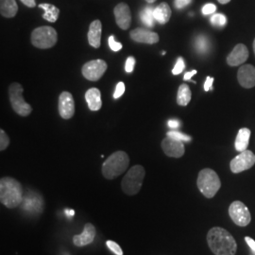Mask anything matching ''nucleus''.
<instances>
[{"label": "nucleus", "instance_id": "nucleus-1", "mask_svg": "<svg viewBox=\"0 0 255 255\" xmlns=\"http://www.w3.org/2000/svg\"><path fill=\"white\" fill-rule=\"evenodd\" d=\"M207 243L215 255H236L237 244L236 239L227 230L214 227L207 234Z\"/></svg>", "mask_w": 255, "mask_h": 255}, {"label": "nucleus", "instance_id": "nucleus-2", "mask_svg": "<svg viewBox=\"0 0 255 255\" xmlns=\"http://www.w3.org/2000/svg\"><path fill=\"white\" fill-rule=\"evenodd\" d=\"M23 188L21 183L13 178L4 177L0 180V201L9 209H14L23 201Z\"/></svg>", "mask_w": 255, "mask_h": 255}, {"label": "nucleus", "instance_id": "nucleus-3", "mask_svg": "<svg viewBox=\"0 0 255 255\" xmlns=\"http://www.w3.org/2000/svg\"><path fill=\"white\" fill-rule=\"evenodd\" d=\"M129 158L124 151H116L102 164V175L107 180H113L127 170Z\"/></svg>", "mask_w": 255, "mask_h": 255}, {"label": "nucleus", "instance_id": "nucleus-4", "mask_svg": "<svg viewBox=\"0 0 255 255\" xmlns=\"http://www.w3.org/2000/svg\"><path fill=\"white\" fill-rule=\"evenodd\" d=\"M197 184L201 194L207 199L214 198L221 187L219 175L210 168H204L199 173Z\"/></svg>", "mask_w": 255, "mask_h": 255}, {"label": "nucleus", "instance_id": "nucleus-5", "mask_svg": "<svg viewBox=\"0 0 255 255\" xmlns=\"http://www.w3.org/2000/svg\"><path fill=\"white\" fill-rule=\"evenodd\" d=\"M146 171L142 165L137 164L132 166L122 180V191L128 196L136 195L142 187Z\"/></svg>", "mask_w": 255, "mask_h": 255}, {"label": "nucleus", "instance_id": "nucleus-6", "mask_svg": "<svg viewBox=\"0 0 255 255\" xmlns=\"http://www.w3.org/2000/svg\"><path fill=\"white\" fill-rule=\"evenodd\" d=\"M57 40V31L52 27H37L31 33V44L37 48H50L56 45Z\"/></svg>", "mask_w": 255, "mask_h": 255}, {"label": "nucleus", "instance_id": "nucleus-7", "mask_svg": "<svg viewBox=\"0 0 255 255\" xmlns=\"http://www.w3.org/2000/svg\"><path fill=\"white\" fill-rule=\"evenodd\" d=\"M9 97L12 109L21 117L28 116L32 108L23 99V87L20 83H11L9 87Z\"/></svg>", "mask_w": 255, "mask_h": 255}, {"label": "nucleus", "instance_id": "nucleus-8", "mask_svg": "<svg viewBox=\"0 0 255 255\" xmlns=\"http://www.w3.org/2000/svg\"><path fill=\"white\" fill-rule=\"evenodd\" d=\"M229 215L232 220L240 227H245L249 225L252 220L251 213L242 201H234L230 205Z\"/></svg>", "mask_w": 255, "mask_h": 255}, {"label": "nucleus", "instance_id": "nucleus-9", "mask_svg": "<svg viewBox=\"0 0 255 255\" xmlns=\"http://www.w3.org/2000/svg\"><path fill=\"white\" fill-rule=\"evenodd\" d=\"M107 70V64L103 60H94L82 66L83 77L91 82L99 81Z\"/></svg>", "mask_w": 255, "mask_h": 255}, {"label": "nucleus", "instance_id": "nucleus-10", "mask_svg": "<svg viewBox=\"0 0 255 255\" xmlns=\"http://www.w3.org/2000/svg\"><path fill=\"white\" fill-rule=\"evenodd\" d=\"M255 164V155L251 150H245L240 152L236 158L231 161L230 167L232 172L240 173L252 168Z\"/></svg>", "mask_w": 255, "mask_h": 255}, {"label": "nucleus", "instance_id": "nucleus-11", "mask_svg": "<svg viewBox=\"0 0 255 255\" xmlns=\"http://www.w3.org/2000/svg\"><path fill=\"white\" fill-rule=\"evenodd\" d=\"M22 210L29 215H38L43 212V199L34 192H27L21 203Z\"/></svg>", "mask_w": 255, "mask_h": 255}, {"label": "nucleus", "instance_id": "nucleus-12", "mask_svg": "<svg viewBox=\"0 0 255 255\" xmlns=\"http://www.w3.org/2000/svg\"><path fill=\"white\" fill-rule=\"evenodd\" d=\"M59 114L64 119H70L75 114L73 96L69 92H63L59 97Z\"/></svg>", "mask_w": 255, "mask_h": 255}, {"label": "nucleus", "instance_id": "nucleus-13", "mask_svg": "<svg viewBox=\"0 0 255 255\" xmlns=\"http://www.w3.org/2000/svg\"><path fill=\"white\" fill-rule=\"evenodd\" d=\"M162 148L165 155L173 158H181L184 154V145L182 141L166 136L162 142Z\"/></svg>", "mask_w": 255, "mask_h": 255}, {"label": "nucleus", "instance_id": "nucleus-14", "mask_svg": "<svg viewBox=\"0 0 255 255\" xmlns=\"http://www.w3.org/2000/svg\"><path fill=\"white\" fill-rule=\"evenodd\" d=\"M116 22L121 29H128L131 23V13L127 4L119 3L114 9Z\"/></svg>", "mask_w": 255, "mask_h": 255}, {"label": "nucleus", "instance_id": "nucleus-15", "mask_svg": "<svg viewBox=\"0 0 255 255\" xmlns=\"http://www.w3.org/2000/svg\"><path fill=\"white\" fill-rule=\"evenodd\" d=\"M239 84L244 88H253L255 86V67L252 64L242 65L237 73Z\"/></svg>", "mask_w": 255, "mask_h": 255}, {"label": "nucleus", "instance_id": "nucleus-16", "mask_svg": "<svg viewBox=\"0 0 255 255\" xmlns=\"http://www.w3.org/2000/svg\"><path fill=\"white\" fill-rule=\"evenodd\" d=\"M130 38L137 43H143L148 45H153L159 42V35L156 32L142 27L133 29L130 32Z\"/></svg>", "mask_w": 255, "mask_h": 255}, {"label": "nucleus", "instance_id": "nucleus-17", "mask_svg": "<svg viewBox=\"0 0 255 255\" xmlns=\"http://www.w3.org/2000/svg\"><path fill=\"white\" fill-rule=\"evenodd\" d=\"M249 58V50L243 44H238L235 46L233 51L227 57V64L230 66H238L239 64L246 63Z\"/></svg>", "mask_w": 255, "mask_h": 255}, {"label": "nucleus", "instance_id": "nucleus-18", "mask_svg": "<svg viewBox=\"0 0 255 255\" xmlns=\"http://www.w3.org/2000/svg\"><path fill=\"white\" fill-rule=\"evenodd\" d=\"M96 237V228L92 223H86L84 230L81 235L74 236L73 243L75 246L83 247L91 244Z\"/></svg>", "mask_w": 255, "mask_h": 255}, {"label": "nucleus", "instance_id": "nucleus-19", "mask_svg": "<svg viewBox=\"0 0 255 255\" xmlns=\"http://www.w3.org/2000/svg\"><path fill=\"white\" fill-rule=\"evenodd\" d=\"M101 33H102V24L100 20L93 21L88 30V42L89 45L99 48L101 46Z\"/></svg>", "mask_w": 255, "mask_h": 255}, {"label": "nucleus", "instance_id": "nucleus-20", "mask_svg": "<svg viewBox=\"0 0 255 255\" xmlns=\"http://www.w3.org/2000/svg\"><path fill=\"white\" fill-rule=\"evenodd\" d=\"M85 100L91 111H99L102 107L101 91L98 88H91L85 93Z\"/></svg>", "mask_w": 255, "mask_h": 255}, {"label": "nucleus", "instance_id": "nucleus-21", "mask_svg": "<svg viewBox=\"0 0 255 255\" xmlns=\"http://www.w3.org/2000/svg\"><path fill=\"white\" fill-rule=\"evenodd\" d=\"M154 17L159 24H166L171 17V9L169 5L165 2L159 4L154 9Z\"/></svg>", "mask_w": 255, "mask_h": 255}, {"label": "nucleus", "instance_id": "nucleus-22", "mask_svg": "<svg viewBox=\"0 0 255 255\" xmlns=\"http://www.w3.org/2000/svg\"><path fill=\"white\" fill-rule=\"evenodd\" d=\"M18 6L15 0H0V12L6 18L14 17L17 13Z\"/></svg>", "mask_w": 255, "mask_h": 255}, {"label": "nucleus", "instance_id": "nucleus-23", "mask_svg": "<svg viewBox=\"0 0 255 255\" xmlns=\"http://www.w3.org/2000/svg\"><path fill=\"white\" fill-rule=\"evenodd\" d=\"M250 137H251V130L249 128H243L239 129L237 139H236V143H235L237 151L242 152L247 150V147L249 146V142H250Z\"/></svg>", "mask_w": 255, "mask_h": 255}, {"label": "nucleus", "instance_id": "nucleus-24", "mask_svg": "<svg viewBox=\"0 0 255 255\" xmlns=\"http://www.w3.org/2000/svg\"><path fill=\"white\" fill-rule=\"evenodd\" d=\"M39 8L45 10V13L43 14V18L46 19V21L51 23H54L57 21L60 14V9L55 7L54 5L48 4V3H43L39 5Z\"/></svg>", "mask_w": 255, "mask_h": 255}, {"label": "nucleus", "instance_id": "nucleus-25", "mask_svg": "<svg viewBox=\"0 0 255 255\" xmlns=\"http://www.w3.org/2000/svg\"><path fill=\"white\" fill-rule=\"evenodd\" d=\"M192 93L190 88L186 84H182L179 87L177 95V102L180 106H187L191 101Z\"/></svg>", "mask_w": 255, "mask_h": 255}, {"label": "nucleus", "instance_id": "nucleus-26", "mask_svg": "<svg viewBox=\"0 0 255 255\" xmlns=\"http://www.w3.org/2000/svg\"><path fill=\"white\" fill-rule=\"evenodd\" d=\"M140 19L146 27H153L155 24L154 9L151 7H146L140 12Z\"/></svg>", "mask_w": 255, "mask_h": 255}, {"label": "nucleus", "instance_id": "nucleus-27", "mask_svg": "<svg viewBox=\"0 0 255 255\" xmlns=\"http://www.w3.org/2000/svg\"><path fill=\"white\" fill-rule=\"evenodd\" d=\"M195 47L201 54H205L210 50L209 39L205 35H200L195 40Z\"/></svg>", "mask_w": 255, "mask_h": 255}, {"label": "nucleus", "instance_id": "nucleus-28", "mask_svg": "<svg viewBox=\"0 0 255 255\" xmlns=\"http://www.w3.org/2000/svg\"><path fill=\"white\" fill-rule=\"evenodd\" d=\"M211 23L214 26H218V27H223L226 25L227 23V18L225 15L221 14V13H216L211 17Z\"/></svg>", "mask_w": 255, "mask_h": 255}, {"label": "nucleus", "instance_id": "nucleus-29", "mask_svg": "<svg viewBox=\"0 0 255 255\" xmlns=\"http://www.w3.org/2000/svg\"><path fill=\"white\" fill-rule=\"evenodd\" d=\"M167 136L171 137L175 140H178V141H182V142H190L192 140V138L182 132L180 131H176V130H172V131H168L166 133Z\"/></svg>", "mask_w": 255, "mask_h": 255}, {"label": "nucleus", "instance_id": "nucleus-30", "mask_svg": "<svg viewBox=\"0 0 255 255\" xmlns=\"http://www.w3.org/2000/svg\"><path fill=\"white\" fill-rule=\"evenodd\" d=\"M9 145V136L6 134V132H5L3 129H1V130H0V150H1V151L5 150Z\"/></svg>", "mask_w": 255, "mask_h": 255}, {"label": "nucleus", "instance_id": "nucleus-31", "mask_svg": "<svg viewBox=\"0 0 255 255\" xmlns=\"http://www.w3.org/2000/svg\"><path fill=\"white\" fill-rule=\"evenodd\" d=\"M185 68V63H184V60L182 59V57H179L176 64L174 66L173 70H172V74L173 75H179V74L182 73V71L184 70Z\"/></svg>", "mask_w": 255, "mask_h": 255}, {"label": "nucleus", "instance_id": "nucleus-32", "mask_svg": "<svg viewBox=\"0 0 255 255\" xmlns=\"http://www.w3.org/2000/svg\"><path fill=\"white\" fill-rule=\"evenodd\" d=\"M106 245L109 248L110 251H112L116 255H123V252L121 250V248L119 246L118 243L112 241V240H108L106 242Z\"/></svg>", "mask_w": 255, "mask_h": 255}, {"label": "nucleus", "instance_id": "nucleus-33", "mask_svg": "<svg viewBox=\"0 0 255 255\" xmlns=\"http://www.w3.org/2000/svg\"><path fill=\"white\" fill-rule=\"evenodd\" d=\"M108 41H109V46L113 51L118 52V51L122 49V44H120L119 42H117L115 40V36L114 35H111Z\"/></svg>", "mask_w": 255, "mask_h": 255}, {"label": "nucleus", "instance_id": "nucleus-34", "mask_svg": "<svg viewBox=\"0 0 255 255\" xmlns=\"http://www.w3.org/2000/svg\"><path fill=\"white\" fill-rule=\"evenodd\" d=\"M125 90H126V86H125L124 82H119L118 85H117L116 91L114 93V99H116V100L119 99V98L124 94Z\"/></svg>", "mask_w": 255, "mask_h": 255}, {"label": "nucleus", "instance_id": "nucleus-35", "mask_svg": "<svg viewBox=\"0 0 255 255\" xmlns=\"http://www.w3.org/2000/svg\"><path fill=\"white\" fill-rule=\"evenodd\" d=\"M217 10V6L215 4H212V3H208L206 5L203 6L202 8V13L204 15H209V14H213L215 13V11Z\"/></svg>", "mask_w": 255, "mask_h": 255}, {"label": "nucleus", "instance_id": "nucleus-36", "mask_svg": "<svg viewBox=\"0 0 255 255\" xmlns=\"http://www.w3.org/2000/svg\"><path fill=\"white\" fill-rule=\"evenodd\" d=\"M134 65H135V60L133 57H128L126 61V65H125V69L128 73H131L134 69Z\"/></svg>", "mask_w": 255, "mask_h": 255}, {"label": "nucleus", "instance_id": "nucleus-37", "mask_svg": "<svg viewBox=\"0 0 255 255\" xmlns=\"http://www.w3.org/2000/svg\"><path fill=\"white\" fill-rule=\"evenodd\" d=\"M191 2L192 0H174V5L176 9H182L188 6Z\"/></svg>", "mask_w": 255, "mask_h": 255}, {"label": "nucleus", "instance_id": "nucleus-38", "mask_svg": "<svg viewBox=\"0 0 255 255\" xmlns=\"http://www.w3.org/2000/svg\"><path fill=\"white\" fill-rule=\"evenodd\" d=\"M213 82H214V78L207 77L205 83H204V90L205 91L208 92L213 90Z\"/></svg>", "mask_w": 255, "mask_h": 255}, {"label": "nucleus", "instance_id": "nucleus-39", "mask_svg": "<svg viewBox=\"0 0 255 255\" xmlns=\"http://www.w3.org/2000/svg\"><path fill=\"white\" fill-rule=\"evenodd\" d=\"M245 240H246L247 244L249 245V247L251 248V250L255 253V241L253 239V238H251V237H245Z\"/></svg>", "mask_w": 255, "mask_h": 255}, {"label": "nucleus", "instance_id": "nucleus-40", "mask_svg": "<svg viewBox=\"0 0 255 255\" xmlns=\"http://www.w3.org/2000/svg\"><path fill=\"white\" fill-rule=\"evenodd\" d=\"M167 125L171 128H177L180 127V121L176 120V119H171L167 122Z\"/></svg>", "mask_w": 255, "mask_h": 255}, {"label": "nucleus", "instance_id": "nucleus-41", "mask_svg": "<svg viewBox=\"0 0 255 255\" xmlns=\"http://www.w3.org/2000/svg\"><path fill=\"white\" fill-rule=\"evenodd\" d=\"M24 5H26L28 8H34L36 5L35 0H20Z\"/></svg>", "mask_w": 255, "mask_h": 255}, {"label": "nucleus", "instance_id": "nucleus-42", "mask_svg": "<svg viewBox=\"0 0 255 255\" xmlns=\"http://www.w3.org/2000/svg\"><path fill=\"white\" fill-rule=\"evenodd\" d=\"M197 74V70H192L190 72H186L184 74V81H191V78L193 76H195Z\"/></svg>", "mask_w": 255, "mask_h": 255}, {"label": "nucleus", "instance_id": "nucleus-43", "mask_svg": "<svg viewBox=\"0 0 255 255\" xmlns=\"http://www.w3.org/2000/svg\"><path fill=\"white\" fill-rule=\"evenodd\" d=\"M64 213L67 216V218H73L74 215H75V211L71 209H65Z\"/></svg>", "mask_w": 255, "mask_h": 255}, {"label": "nucleus", "instance_id": "nucleus-44", "mask_svg": "<svg viewBox=\"0 0 255 255\" xmlns=\"http://www.w3.org/2000/svg\"><path fill=\"white\" fill-rule=\"evenodd\" d=\"M220 4H228L231 0H218Z\"/></svg>", "mask_w": 255, "mask_h": 255}, {"label": "nucleus", "instance_id": "nucleus-45", "mask_svg": "<svg viewBox=\"0 0 255 255\" xmlns=\"http://www.w3.org/2000/svg\"><path fill=\"white\" fill-rule=\"evenodd\" d=\"M146 1L148 4H152V3H154L156 0H146Z\"/></svg>", "mask_w": 255, "mask_h": 255}, {"label": "nucleus", "instance_id": "nucleus-46", "mask_svg": "<svg viewBox=\"0 0 255 255\" xmlns=\"http://www.w3.org/2000/svg\"><path fill=\"white\" fill-rule=\"evenodd\" d=\"M254 51H255V42H254Z\"/></svg>", "mask_w": 255, "mask_h": 255}]
</instances>
